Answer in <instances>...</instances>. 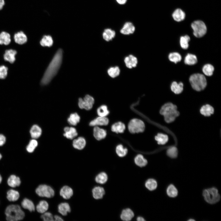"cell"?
I'll use <instances>...</instances> for the list:
<instances>
[{
  "instance_id": "obj_39",
  "label": "cell",
  "mask_w": 221,
  "mask_h": 221,
  "mask_svg": "<svg viewBox=\"0 0 221 221\" xmlns=\"http://www.w3.org/2000/svg\"><path fill=\"white\" fill-rule=\"evenodd\" d=\"M155 139L157 141L158 144L164 145L167 142L168 137L166 135L159 133L155 137Z\"/></svg>"
},
{
  "instance_id": "obj_13",
  "label": "cell",
  "mask_w": 221,
  "mask_h": 221,
  "mask_svg": "<svg viewBox=\"0 0 221 221\" xmlns=\"http://www.w3.org/2000/svg\"><path fill=\"white\" fill-rule=\"evenodd\" d=\"M64 136L68 139H72L78 135L76 129L73 127H65L64 128Z\"/></svg>"
},
{
  "instance_id": "obj_8",
  "label": "cell",
  "mask_w": 221,
  "mask_h": 221,
  "mask_svg": "<svg viewBox=\"0 0 221 221\" xmlns=\"http://www.w3.org/2000/svg\"><path fill=\"white\" fill-rule=\"evenodd\" d=\"M36 193L40 196L51 198L54 195L53 189L50 186L45 184H41L36 190Z\"/></svg>"
},
{
  "instance_id": "obj_7",
  "label": "cell",
  "mask_w": 221,
  "mask_h": 221,
  "mask_svg": "<svg viewBox=\"0 0 221 221\" xmlns=\"http://www.w3.org/2000/svg\"><path fill=\"white\" fill-rule=\"evenodd\" d=\"M191 27L193 30V34L196 37H202L206 33V26L202 21L198 20L194 21L192 23Z\"/></svg>"
},
{
  "instance_id": "obj_22",
  "label": "cell",
  "mask_w": 221,
  "mask_h": 221,
  "mask_svg": "<svg viewBox=\"0 0 221 221\" xmlns=\"http://www.w3.org/2000/svg\"><path fill=\"white\" fill-rule=\"evenodd\" d=\"M92 195L93 197L96 199L102 198L105 192L104 188L102 187L97 186L94 187L92 190Z\"/></svg>"
},
{
  "instance_id": "obj_20",
  "label": "cell",
  "mask_w": 221,
  "mask_h": 221,
  "mask_svg": "<svg viewBox=\"0 0 221 221\" xmlns=\"http://www.w3.org/2000/svg\"><path fill=\"white\" fill-rule=\"evenodd\" d=\"M120 69L117 66L110 67L107 70L108 76L112 78L118 77L120 75Z\"/></svg>"
},
{
  "instance_id": "obj_2",
  "label": "cell",
  "mask_w": 221,
  "mask_h": 221,
  "mask_svg": "<svg viewBox=\"0 0 221 221\" xmlns=\"http://www.w3.org/2000/svg\"><path fill=\"white\" fill-rule=\"evenodd\" d=\"M160 113L164 116L165 121L168 123L174 121L179 114L176 106L171 103L163 105L160 110Z\"/></svg>"
},
{
  "instance_id": "obj_36",
  "label": "cell",
  "mask_w": 221,
  "mask_h": 221,
  "mask_svg": "<svg viewBox=\"0 0 221 221\" xmlns=\"http://www.w3.org/2000/svg\"><path fill=\"white\" fill-rule=\"evenodd\" d=\"M53 41L51 36H44L40 41L41 45L43 46L50 47L53 44Z\"/></svg>"
},
{
  "instance_id": "obj_21",
  "label": "cell",
  "mask_w": 221,
  "mask_h": 221,
  "mask_svg": "<svg viewBox=\"0 0 221 221\" xmlns=\"http://www.w3.org/2000/svg\"><path fill=\"white\" fill-rule=\"evenodd\" d=\"M42 132L41 129L37 125H33L31 128L30 131L31 137L34 139L39 138L42 134Z\"/></svg>"
},
{
  "instance_id": "obj_51",
  "label": "cell",
  "mask_w": 221,
  "mask_h": 221,
  "mask_svg": "<svg viewBox=\"0 0 221 221\" xmlns=\"http://www.w3.org/2000/svg\"><path fill=\"white\" fill-rule=\"evenodd\" d=\"M6 139L3 135L0 134V146L3 145L5 143Z\"/></svg>"
},
{
  "instance_id": "obj_11",
  "label": "cell",
  "mask_w": 221,
  "mask_h": 221,
  "mask_svg": "<svg viewBox=\"0 0 221 221\" xmlns=\"http://www.w3.org/2000/svg\"><path fill=\"white\" fill-rule=\"evenodd\" d=\"M135 27L130 22L125 23L120 30V33L124 35H129L133 34L135 31Z\"/></svg>"
},
{
  "instance_id": "obj_14",
  "label": "cell",
  "mask_w": 221,
  "mask_h": 221,
  "mask_svg": "<svg viewBox=\"0 0 221 221\" xmlns=\"http://www.w3.org/2000/svg\"><path fill=\"white\" fill-rule=\"evenodd\" d=\"M17 53V52L15 50L12 49L6 50L4 54V59L5 60L12 64L15 60V55Z\"/></svg>"
},
{
  "instance_id": "obj_55",
  "label": "cell",
  "mask_w": 221,
  "mask_h": 221,
  "mask_svg": "<svg viewBox=\"0 0 221 221\" xmlns=\"http://www.w3.org/2000/svg\"><path fill=\"white\" fill-rule=\"evenodd\" d=\"M137 220L138 221H145V220L144 219L141 217H138L137 218Z\"/></svg>"
},
{
  "instance_id": "obj_54",
  "label": "cell",
  "mask_w": 221,
  "mask_h": 221,
  "mask_svg": "<svg viewBox=\"0 0 221 221\" xmlns=\"http://www.w3.org/2000/svg\"><path fill=\"white\" fill-rule=\"evenodd\" d=\"M4 0H0V10H1L5 5Z\"/></svg>"
},
{
  "instance_id": "obj_6",
  "label": "cell",
  "mask_w": 221,
  "mask_h": 221,
  "mask_svg": "<svg viewBox=\"0 0 221 221\" xmlns=\"http://www.w3.org/2000/svg\"><path fill=\"white\" fill-rule=\"evenodd\" d=\"M145 125L142 120L134 118L131 120L128 125L129 132L132 134L143 132L145 130Z\"/></svg>"
},
{
  "instance_id": "obj_37",
  "label": "cell",
  "mask_w": 221,
  "mask_h": 221,
  "mask_svg": "<svg viewBox=\"0 0 221 221\" xmlns=\"http://www.w3.org/2000/svg\"><path fill=\"white\" fill-rule=\"evenodd\" d=\"M134 162L136 165L141 167L145 166L147 163V160L143 155L140 154L138 155L135 157Z\"/></svg>"
},
{
  "instance_id": "obj_1",
  "label": "cell",
  "mask_w": 221,
  "mask_h": 221,
  "mask_svg": "<svg viewBox=\"0 0 221 221\" xmlns=\"http://www.w3.org/2000/svg\"><path fill=\"white\" fill-rule=\"evenodd\" d=\"M62 55V49H58L44 73L41 80L42 84H48L56 74L61 64Z\"/></svg>"
},
{
  "instance_id": "obj_35",
  "label": "cell",
  "mask_w": 221,
  "mask_h": 221,
  "mask_svg": "<svg viewBox=\"0 0 221 221\" xmlns=\"http://www.w3.org/2000/svg\"><path fill=\"white\" fill-rule=\"evenodd\" d=\"M197 60L196 56L193 54H188L185 56L184 60L185 64L188 65H193L197 62Z\"/></svg>"
},
{
  "instance_id": "obj_42",
  "label": "cell",
  "mask_w": 221,
  "mask_h": 221,
  "mask_svg": "<svg viewBox=\"0 0 221 221\" xmlns=\"http://www.w3.org/2000/svg\"><path fill=\"white\" fill-rule=\"evenodd\" d=\"M97 112L99 116L106 117L109 113L107 107L103 105L99 107L97 109Z\"/></svg>"
},
{
  "instance_id": "obj_10",
  "label": "cell",
  "mask_w": 221,
  "mask_h": 221,
  "mask_svg": "<svg viewBox=\"0 0 221 221\" xmlns=\"http://www.w3.org/2000/svg\"><path fill=\"white\" fill-rule=\"evenodd\" d=\"M124 62L127 68L132 69L136 67L138 61L136 56L132 54H129L125 57Z\"/></svg>"
},
{
  "instance_id": "obj_52",
  "label": "cell",
  "mask_w": 221,
  "mask_h": 221,
  "mask_svg": "<svg viewBox=\"0 0 221 221\" xmlns=\"http://www.w3.org/2000/svg\"><path fill=\"white\" fill-rule=\"evenodd\" d=\"M127 0H116V2L119 4L123 5L126 4Z\"/></svg>"
},
{
  "instance_id": "obj_5",
  "label": "cell",
  "mask_w": 221,
  "mask_h": 221,
  "mask_svg": "<svg viewBox=\"0 0 221 221\" xmlns=\"http://www.w3.org/2000/svg\"><path fill=\"white\" fill-rule=\"evenodd\" d=\"M202 194L205 200L210 204L217 203L221 198L218 190L215 187L204 189Z\"/></svg>"
},
{
  "instance_id": "obj_41",
  "label": "cell",
  "mask_w": 221,
  "mask_h": 221,
  "mask_svg": "<svg viewBox=\"0 0 221 221\" xmlns=\"http://www.w3.org/2000/svg\"><path fill=\"white\" fill-rule=\"evenodd\" d=\"M107 174L106 173L103 172L99 173L96 176L95 180L98 183L104 184L107 182Z\"/></svg>"
},
{
  "instance_id": "obj_40",
  "label": "cell",
  "mask_w": 221,
  "mask_h": 221,
  "mask_svg": "<svg viewBox=\"0 0 221 221\" xmlns=\"http://www.w3.org/2000/svg\"><path fill=\"white\" fill-rule=\"evenodd\" d=\"M146 187L150 191L155 189L157 187V183L156 181L153 179L148 180L145 183Z\"/></svg>"
},
{
  "instance_id": "obj_53",
  "label": "cell",
  "mask_w": 221,
  "mask_h": 221,
  "mask_svg": "<svg viewBox=\"0 0 221 221\" xmlns=\"http://www.w3.org/2000/svg\"><path fill=\"white\" fill-rule=\"evenodd\" d=\"M54 219V220L56 221H63L64 220L61 217L57 215H55Z\"/></svg>"
},
{
  "instance_id": "obj_47",
  "label": "cell",
  "mask_w": 221,
  "mask_h": 221,
  "mask_svg": "<svg viewBox=\"0 0 221 221\" xmlns=\"http://www.w3.org/2000/svg\"><path fill=\"white\" fill-rule=\"evenodd\" d=\"M38 145L37 141L34 139L31 140L27 146L26 150L29 153H32L33 152L36 147Z\"/></svg>"
},
{
  "instance_id": "obj_18",
  "label": "cell",
  "mask_w": 221,
  "mask_h": 221,
  "mask_svg": "<svg viewBox=\"0 0 221 221\" xmlns=\"http://www.w3.org/2000/svg\"><path fill=\"white\" fill-rule=\"evenodd\" d=\"M115 31L110 28L105 29L102 33L103 39L107 42L112 40L115 37Z\"/></svg>"
},
{
  "instance_id": "obj_49",
  "label": "cell",
  "mask_w": 221,
  "mask_h": 221,
  "mask_svg": "<svg viewBox=\"0 0 221 221\" xmlns=\"http://www.w3.org/2000/svg\"><path fill=\"white\" fill-rule=\"evenodd\" d=\"M8 68L4 66H0V79H5L8 74Z\"/></svg>"
},
{
  "instance_id": "obj_45",
  "label": "cell",
  "mask_w": 221,
  "mask_h": 221,
  "mask_svg": "<svg viewBox=\"0 0 221 221\" xmlns=\"http://www.w3.org/2000/svg\"><path fill=\"white\" fill-rule=\"evenodd\" d=\"M181 56L178 52H173L170 53L169 55V59L171 62L176 63L181 60Z\"/></svg>"
},
{
  "instance_id": "obj_3",
  "label": "cell",
  "mask_w": 221,
  "mask_h": 221,
  "mask_svg": "<svg viewBox=\"0 0 221 221\" xmlns=\"http://www.w3.org/2000/svg\"><path fill=\"white\" fill-rule=\"evenodd\" d=\"M6 219L8 221H15L22 219L25 217V213L17 205L8 206L5 210Z\"/></svg>"
},
{
  "instance_id": "obj_33",
  "label": "cell",
  "mask_w": 221,
  "mask_h": 221,
  "mask_svg": "<svg viewBox=\"0 0 221 221\" xmlns=\"http://www.w3.org/2000/svg\"><path fill=\"white\" fill-rule=\"evenodd\" d=\"M7 198L10 201H15L17 200L19 197V194L18 192L13 189H10L7 192Z\"/></svg>"
},
{
  "instance_id": "obj_12",
  "label": "cell",
  "mask_w": 221,
  "mask_h": 221,
  "mask_svg": "<svg viewBox=\"0 0 221 221\" xmlns=\"http://www.w3.org/2000/svg\"><path fill=\"white\" fill-rule=\"evenodd\" d=\"M109 123L108 118L106 117L99 116L91 121L89 124L90 126H96L107 125Z\"/></svg>"
},
{
  "instance_id": "obj_26",
  "label": "cell",
  "mask_w": 221,
  "mask_h": 221,
  "mask_svg": "<svg viewBox=\"0 0 221 221\" xmlns=\"http://www.w3.org/2000/svg\"><path fill=\"white\" fill-rule=\"evenodd\" d=\"M20 178L15 175H11L8 179L7 183L11 187L14 188L19 186L21 184Z\"/></svg>"
},
{
  "instance_id": "obj_16",
  "label": "cell",
  "mask_w": 221,
  "mask_h": 221,
  "mask_svg": "<svg viewBox=\"0 0 221 221\" xmlns=\"http://www.w3.org/2000/svg\"><path fill=\"white\" fill-rule=\"evenodd\" d=\"M15 42L19 45H22L26 43L27 37L26 34L21 31L15 33L14 37Z\"/></svg>"
},
{
  "instance_id": "obj_44",
  "label": "cell",
  "mask_w": 221,
  "mask_h": 221,
  "mask_svg": "<svg viewBox=\"0 0 221 221\" xmlns=\"http://www.w3.org/2000/svg\"><path fill=\"white\" fill-rule=\"evenodd\" d=\"M190 40V37L187 35L181 37L180 40V44L181 47L184 49H187L189 46L188 42Z\"/></svg>"
},
{
  "instance_id": "obj_46",
  "label": "cell",
  "mask_w": 221,
  "mask_h": 221,
  "mask_svg": "<svg viewBox=\"0 0 221 221\" xmlns=\"http://www.w3.org/2000/svg\"><path fill=\"white\" fill-rule=\"evenodd\" d=\"M116 152L118 156L121 157H124L127 154V149L124 148L122 145H119L116 148Z\"/></svg>"
},
{
  "instance_id": "obj_38",
  "label": "cell",
  "mask_w": 221,
  "mask_h": 221,
  "mask_svg": "<svg viewBox=\"0 0 221 221\" xmlns=\"http://www.w3.org/2000/svg\"><path fill=\"white\" fill-rule=\"evenodd\" d=\"M168 196L171 197H175L178 195V190L176 187L173 184H170L168 187L166 189Z\"/></svg>"
},
{
  "instance_id": "obj_32",
  "label": "cell",
  "mask_w": 221,
  "mask_h": 221,
  "mask_svg": "<svg viewBox=\"0 0 221 221\" xmlns=\"http://www.w3.org/2000/svg\"><path fill=\"white\" fill-rule=\"evenodd\" d=\"M21 204L23 208L27 209L30 211L35 210V207L33 203L28 199H24L22 202Z\"/></svg>"
},
{
  "instance_id": "obj_30",
  "label": "cell",
  "mask_w": 221,
  "mask_h": 221,
  "mask_svg": "<svg viewBox=\"0 0 221 221\" xmlns=\"http://www.w3.org/2000/svg\"><path fill=\"white\" fill-rule=\"evenodd\" d=\"M214 112L213 108L209 104L203 106L200 110V112L202 115L209 116L213 114Z\"/></svg>"
},
{
  "instance_id": "obj_17",
  "label": "cell",
  "mask_w": 221,
  "mask_h": 221,
  "mask_svg": "<svg viewBox=\"0 0 221 221\" xmlns=\"http://www.w3.org/2000/svg\"><path fill=\"white\" fill-rule=\"evenodd\" d=\"M86 143V141L84 138L79 137L73 140L72 145L76 149L82 150L85 147Z\"/></svg>"
},
{
  "instance_id": "obj_56",
  "label": "cell",
  "mask_w": 221,
  "mask_h": 221,
  "mask_svg": "<svg viewBox=\"0 0 221 221\" xmlns=\"http://www.w3.org/2000/svg\"><path fill=\"white\" fill-rule=\"evenodd\" d=\"M2 180V178L1 176L0 175V183H1Z\"/></svg>"
},
{
  "instance_id": "obj_4",
  "label": "cell",
  "mask_w": 221,
  "mask_h": 221,
  "mask_svg": "<svg viewBox=\"0 0 221 221\" xmlns=\"http://www.w3.org/2000/svg\"><path fill=\"white\" fill-rule=\"evenodd\" d=\"M189 81L192 88L197 91L203 90L207 86L205 77L203 75L200 73L192 75L189 78Z\"/></svg>"
},
{
  "instance_id": "obj_28",
  "label": "cell",
  "mask_w": 221,
  "mask_h": 221,
  "mask_svg": "<svg viewBox=\"0 0 221 221\" xmlns=\"http://www.w3.org/2000/svg\"><path fill=\"white\" fill-rule=\"evenodd\" d=\"M80 118L79 115L76 113L71 114L67 119L68 123L72 126H76L80 121Z\"/></svg>"
},
{
  "instance_id": "obj_15",
  "label": "cell",
  "mask_w": 221,
  "mask_h": 221,
  "mask_svg": "<svg viewBox=\"0 0 221 221\" xmlns=\"http://www.w3.org/2000/svg\"><path fill=\"white\" fill-rule=\"evenodd\" d=\"M93 135L96 140H100L106 137L107 132L105 130L98 126H94L93 129Z\"/></svg>"
},
{
  "instance_id": "obj_57",
  "label": "cell",
  "mask_w": 221,
  "mask_h": 221,
  "mask_svg": "<svg viewBox=\"0 0 221 221\" xmlns=\"http://www.w3.org/2000/svg\"><path fill=\"white\" fill-rule=\"evenodd\" d=\"M188 221H195V220L194 219H188Z\"/></svg>"
},
{
  "instance_id": "obj_43",
  "label": "cell",
  "mask_w": 221,
  "mask_h": 221,
  "mask_svg": "<svg viewBox=\"0 0 221 221\" xmlns=\"http://www.w3.org/2000/svg\"><path fill=\"white\" fill-rule=\"evenodd\" d=\"M214 69V67L212 65L207 64L203 66L202 71L205 75L208 76H210L213 74Z\"/></svg>"
},
{
  "instance_id": "obj_48",
  "label": "cell",
  "mask_w": 221,
  "mask_h": 221,
  "mask_svg": "<svg viewBox=\"0 0 221 221\" xmlns=\"http://www.w3.org/2000/svg\"><path fill=\"white\" fill-rule=\"evenodd\" d=\"M167 154L169 157L174 158L177 157L178 155V150L175 147H172L169 148L167 151Z\"/></svg>"
},
{
  "instance_id": "obj_29",
  "label": "cell",
  "mask_w": 221,
  "mask_h": 221,
  "mask_svg": "<svg viewBox=\"0 0 221 221\" xmlns=\"http://www.w3.org/2000/svg\"><path fill=\"white\" fill-rule=\"evenodd\" d=\"M172 16L174 19L177 21L183 20L185 17V14L181 9H176L173 13Z\"/></svg>"
},
{
  "instance_id": "obj_24",
  "label": "cell",
  "mask_w": 221,
  "mask_h": 221,
  "mask_svg": "<svg viewBox=\"0 0 221 221\" xmlns=\"http://www.w3.org/2000/svg\"><path fill=\"white\" fill-rule=\"evenodd\" d=\"M134 215L133 211L130 209L127 208L122 211L120 217L122 220L128 221L131 220Z\"/></svg>"
},
{
  "instance_id": "obj_34",
  "label": "cell",
  "mask_w": 221,
  "mask_h": 221,
  "mask_svg": "<svg viewBox=\"0 0 221 221\" xmlns=\"http://www.w3.org/2000/svg\"><path fill=\"white\" fill-rule=\"evenodd\" d=\"M48 208V204L45 200L40 201L36 206L37 210L39 213H43L46 212Z\"/></svg>"
},
{
  "instance_id": "obj_58",
  "label": "cell",
  "mask_w": 221,
  "mask_h": 221,
  "mask_svg": "<svg viewBox=\"0 0 221 221\" xmlns=\"http://www.w3.org/2000/svg\"><path fill=\"white\" fill-rule=\"evenodd\" d=\"M2 156L1 154H0V159L2 158Z\"/></svg>"
},
{
  "instance_id": "obj_25",
  "label": "cell",
  "mask_w": 221,
  "mask_h": 221,
  "mask_svg": "<svg viewBox=\"0 0 221 221\" xmlns=\"http://www.w3.org/2000/svg\"><path fill=\"white\" fill-rule=\"evenodd\" d=\"M125 124L122 122H118L113 124L111 126L112 131L117 133H122L125 129Z\"/></svg>"
},
{
  "instance_id": "obj_9",
  "label": "cell",
  "mask_w": 221,
  "mask_h": 221,
  "mask_svg": "<svg viewBox=\"0 0 221 221\" xmlns=\"http://www.w3.org/2000/svg\"><path fill=\"white\" fill-rule=\"evenodd\" d=\"M94 102V98L91 95H87L83 99L82 98L79 99L78 105L80 108L89 110L92 108Z\"/></svg>"
},
{
  "instance_id": "obj_50",
  "label": "cell",
  "mask_w": 221,
  "mask_h": 221,
  "mask_svg": "<svg viewBox=\"0 0 221 221\" xmlns=\"http://www.w3.org/2000/svg\"><path fill=\"white\" fill-rule=\"evenodd\" d=\"M41 219L45 221H53L54 218L52 214L49 212H45L41 215Z\"/></svg>"
},
{
  "instance_id": "obj_23",
  "label": "cell",
  "mask_w": 221,
  "mask_h": 221,
  "mask_svg": "<svg viewBox=\"0 0 221 221\" xmlns=\"http://www.w3.org/2000/svg\"><path fill=\"white\" fill-rule=\"evenodd\" d=\"M10 34L8 33L2 31L0 33V44L8 45L11 42Z\"/></svg>"
},
{
  "instance_id": "obj_31",
  "label": "cell",
  "mask_w": 221,
  "mask_h": 221,
  "mask_svg": "<svg viewBox=\"0 0 221 221\" xmlns=\"http://www.w3.org/2000/svg\"><path fill=\"white\" fill-rule=\"evenodd\" d=\"M183 84L182 82L178 83L175 81L173 82L171 85V88L172 91L176 94L180 93L183 89Z\"/></svg>"
},
{
  "instance_id": "obj_27",
  "label": "cell",
  "mask_w": 221,
  "mask_h": 221,
  "mask_svg": "<svg viewBox=\"0 0 221 221\" xmlns=\"http://www.w3.org/2000/svg\"><path fill=\"white\" fill-rule=\"evenodd\" d=\"M58 211L63 215H66L71 211L70 206L67 203H61L58 206Z\"/></svg>"
},
{
  "instance_id": "obj_19",
  "label": "cell",
  "mask_w": 221,
  "mask_h": 221,
  "mask_svg": "<svg viewBox=\"0 0 221 221\" xmlns=\"http://www.w3.org/2000/svg\"><path fill=\"white\" fill-rule=\"evenodd\" d=\"M60 195L65 199L70 198L73 194V191L71 188L67 186L63 187L60 189Z\"/></svg>"
}]
</instances>
